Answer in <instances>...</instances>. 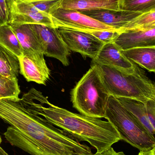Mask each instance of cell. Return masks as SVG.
<instances>
[{
    "label": "cell",
    "mask_w": 155,
    "mask_h": 155,
    "mask_svg": "<svg viewBox=\"0 0 155 155\" xmlns=\"http://www.w3.org/2000/svg\"><path fill=\"white\" fill-rule=\"evenodd\" d=\"M116 30L120 33L125 26L142 14L124 11L100 10L81 12Z\"/></svg>",
    "instance_id": "obj_13"
},
{
    "label": "cell",
    "mask_w": 155,
    "mask_h": 155,
    "mask_svg": "<svg viewBox=\"0 0 155 155\" xmlns=\"http://www.w3.org/2000/svg\"><path fill=\"white\" fill-rule=\"evenodd\" d=\"M110 96L96 65L93 64L73 88L71 99L74 107L81 114L102 118H104Z\"/></svg>",
    "instance_id": "obj_4"
},
{
    "label": "cell",
    "mask_w": 155,
    "mask_h": 155,
    "mask_svg": "<svg viewBox=\"0 0 155 155\" xmlns=\"http://www.w3.org/2000/svg\"><path fill=\"white\" fill-rule=\"evenodd\" d=\"M19 73V57L0 44V74L9 78H17Z\"/></svg>",
    "instance_id": "obj_17"
},
{
    "label": "cell",
    "mask_w": 155,
    "mask_h": 155,
    "mask_svg": "<svg viewBox=\"0 0 155 155\" xmlns=\"http://www.w3.org/2000/svg\"><path fill=\"white\" fill-rule=\"evenodd\" d=\"M20 91L17 78H9L0 74V99L19 98Z\"/></svg>",
    "instance_id": "obj_22"
},
{
    "label": "cell",
    "mask_w": 155,
    "mask_h": 155,
    "mask_svg": "<svg viewBox=\"0 0 155 155\" xmlns=\"http://www.w3.org/2000/svg\"><path fill=\"white\" fill-rule=\"evenodd\" d=\"M119 10L143 14L155 10V0H118Z\"/></svg>",
    "instance_id": "obj_20"
},
{
    "label": "cell",
    "mask_w": 155,
    "mask_h": 155,
    "mask_svg": "<svg viewBox=\"0 0 155 155\" xmlns=\"http://www.w3.org/2000/svg\"><path fill=\"white\" fill-rule=\"evenodd\" d=\"M104 155V152L102 153H96L95 154H93L92 155Z\"/></svg>",
    "instance_id": "obj_30"
},
{
    "label": "cell",
    "mask_w": 155,
    "mask_h": 155,
    "mask_svg": "<svg viewBox=\"0 0 155 155\" xmlns=\"http://www.w3.org/2000/svg\"><path fill=\"white\" fill-rule=\"evenodd\" d=\"M56 28L69 50L80 54L84 58L94 59L104 45V43L88 33Z\"/></svg>",
    "instance_id": "obj_8"
},
{
    "label": "cell",
    "mask_w": 155,
    "mask_h": 155,
    "mask_svg": "<svg viewBox=\"0 0 155 155\" xmlns=\"http://www.w3.org/2000/svg\"><path fill=\"white\" fill-rule=\"evenodd\" d=\"M104 155H126L123 152H117L113 147H111L104 152Z\"/></svg>",
    "instance_id": "obj_27"
},
{
    "label": "cell",
    "mask_w": 155,
    "mask_h": 155,
    "mask_svg": "<svg viewBox=\"0 0 155 155\" xmlns=\"http://www.w3.org/2000/svg\"><path fill=\"white\" fill-rule=\"evenodd\" d=\"M20 73L28 82L45 85L51 76V71L44 55L30 57L22 55L19 58Z\"/></svg>",
    "instance_id": "obj_11"
},
{
    "label": "cell",
    "mask_w": 155,
    "mask_h": 155,
    "mask_svg": "<svg viewBox=\"0 0 155 155\" xmlns=\"http://www.w3.org/2000/svg\"><path fill=\"white\" fill-rule=\"evenodd\" d=\"M121 104L131 112L153 135L155 131L150 123L147 115L146 104L131 98H117Z\"/></svg>",
    "instance_id": "obj_18"
},
{
    "label": "cell",
    "mask_w": 155,
    "mask_h": 155,
    "mask_svg": "<svg viewBox=\"0 0 155 155\" xmlns=\"http://www.w3.org/2000/svg\"><path fill=\"white\" fill-rule=\"evenodd\" d=\"M94 64L96 65L110 96L116 98H131L145 104L155 98V82L147 77L145 72L137 64L134 72L131 74L111 66Z\"/></svg>",
    "instance_id": "obj_3"
},
{
    "label": "cell",
    "mask_w": 155,
    "mask_h": 155,
    "mask_svg": "<svg viewBox=\"0 0 155 155\" xmlns=\"http://www.w3.org/2000/svg\"><path fill=\"white\" fill-rule=\"evenodd\" d=\"M122 51L129 61L155 73V47H138Z\"/></svg>",
    "instance_id": "obj_16"
},
{
    "label": "cell",
    "mask_w": 155,
    "mask_h": 155,
    "mask_svg": "<svg viewBox=\"0 0 155 155\" xmlns=\"http://www.w3.org/2000/svg\"><path fill=\"white\" fill-rule=\"evenodd\" d=\"M155 26V10L142 14L133 19L125 26L124 32L143 31Z\"/></svg>",
    "instance_id": "obj_21"
},
{
    "label": "cell",
    "mask_w": 155,
    "mask_h": 155,
    "mask_svg": "<svg viewBox=\"0 0 155 155\" xmlns=\"http://www.w3.org/2000/svg\"><path fill=\"white\" fill-rule=\"evenodd\" d=\"M0 155H9L3 149V148H2L1 146H0Z\"/></svg>",
    "instance_id": "obj_29"
},
{
    "label": "cell",
    "mask_w": 155,
    "mask_h": 155,
    "mask_svg": "<svg viewBox=\"0 0 155 155\" xmlns=\"http://www.w3.org/2000/svg\"><path fill=\"white\" fill-rule=\"evenodd\" d=\"M42 48L44 55L55 58L65 66L69 65L70 50L55 27L31 24Z\"/></svg>",
    "instance_id": "obj_7"
},
{
    "label": "cell",
    "mask_w": 155,
    "mask_h": 155,
    "mask_svg": "<svg viewBox=\"0 0 155 155\" xmlns=\"http://www.w3.org/2000/svg\"><path fill=\"white\" fill-rule=\"evenodd\" d=\"M148 118L155 131V97L146 104Z\"/></svg>",
    "instance_id": "obj_26"
},
{
    "label": "cell",
    "mask_w": 155,
    "mask_h": 155,
    "mask_svg": "<svg viewBox=\"0 0 155 155\" xmlns=\"http://www.w3.org/2000/svg\"><path fill=\"white\" fill-rule=\"evenodd\" d=\"M138 155H153L152 149L147 151H140Z\"/></svg>",
    "instance_id": "obj_28"
},
{
    "label": "cell",
    "mask_w": 155,
    "mask_h": 155,
    "mask_svg": "<svg viewBox=\"0 0 155 155\" xmlns=\"http://www.w3.org/2000/svg\"><path fill=\"white\" fill-rule=\"evenodd\" d=\"M11 25L20 43L23 55L30 57L44 55L41 45L31 24Z\"/></svg>",
    "instance_id": "obj_14"
},
{
    "label": "cell",
    "mask_w": 155,
    "mask_h": 155,
    "mask_svg": "<svg viewBox=\"0 0 155 155\" xmlns=\"http://www.w3.org/2000/svg\"><path fill=\"white\" fill-rule=\"evenodd\" d=\"M11 18L10 0H0V25L9 24Z\"/></svg>",
    "instance_id": "obj_25"
},
{
    "label": "cell",
    "mask_w": 155,
    "mask_h": 155,
    "mask_svg": "<svg viewBox=\"0 0 155 155\" xmlns=\"http://www.w3.org/2000/svg\"><path fill=\"white\" fill-rule=\"evenodd\" d=\"M40 1V0H25V1Z\"/></svg>",
    "instance_id": "obj_32"
},
{
    "label": "cell",
    "mask_w": 155,
    "mask_h": 155,
    "mask_svg": "<svg viewBox=\"0 0 155 155\" xmlns=\"http://www.w3.org/2000/svg\"><path fill=\"white\" fill-rule=\"evenodd\" d=\"M60 7L80 12L100 10L120 11L118 0H61Z\"/></svg>",
    "instance_id": "obj_15"
},
{
    "label": "cell",
    "mask_w": 155,
    "mask_h": 155,
    "mask_svg": "<svg viewBox=\"0 0 155 155\" xmlns=\"http://www.w3.org/2000/svg\"><path fill=\"white\" fill-rule=\"evenodd\" d=\"M0 44L19 58L22 55L20 43L9 24L0 25Z\"/></svg>",
    "instance_id": "obj_19"
},
{
    "label": "cell",
    "mask_w": 155,
    "mask_h": 155,
    "mask_svg": "<svg viewBox=\"0 0 155 155\" xmlns=\"http://www.w3.org/2000/svg\"><path fill=\"white\" fill-rule=\"evenodd\" d=\"M96 37L104 44L113 42V41L120 34V33L114 31L97 30L88 33Z\"/></svg>",
    "instance_id": "obj_24"
},
{
    "label": "cell",
    "mask_w": 155,
    "mask_h": 155,
    "mask_svg": "<svg viewBox=\"0 0 155 155\" xmlns=\"http://www.w3.org/2000/svg\"><path fill=\"white\" fill-rule=\"evenodd\" d=\"M20 101L30 114L60 127L79 141L87 142L96 149V153H103L121 140L109 121L75 114L54 105L35 88L25 94Z\"/></svg>",
    "instance_id": "obj_2"
},
{
    "label": "cell",
    "mask_w": 155,
    "mask_h": 155,
    "mask_svg": "<svg viewBox=\"0 0 155 155\" xmlns=\"http://www.w3.org/2000/svg\"><path fill=\"white\" fill-rule=\"evenodd\" d=\"M28 2L39 11L50 15L52 11L60 7L61 0H40Z\"/></svg>",
    "instance_id": "obj_23"
},
{
    "label": "cell",
    "mask_w": 155,
    "mask_h": 155,
    "mask_svg": "<svg viewBox=\"0 0 155 155\" xmlns=\"http://www.w3.org/2000/svg\"><path fill=\"white\" fill-rule=\"evenodd\" d=\"M113 42L122 51L138 47H155V26L143 31L124 32Z\"/></svg>",
    "instance_id": "obj_12"
},
{
    "label": "cell",
    "mask_w": 155,
    "mask_h": 155,
    "mask_svg": "<svg viewBox=\"0 0 155 155\" xmlns=\"http://www.w3.org/2000/svg\"><path fill=\"white\" fill-rule=\"evenodd\" d=\"M10 2L9 24H40L54 27L50 15L39 11L28 1L10 0Z\"/></svg>",
    "instance_id": "obj_9"
},
{
    "label": "cell",
    "mask_w": 155,
    "mask_h": 155,
    "mask_svg": "<svg viewBox=\"0 0 155 155\" xmlns=\"http://www.w3.org/2000/svg\"><path fill=\"white\" fill-rule=\"evenodd\" d=\"M104 118L115 127L121 140L139 151L151 150L154 146V135L113 96L108 99Z\"/></svg>",
    "instance_id": "obj_5"
},
{
    "label": "cell",
    "mask_w": 155,
    "mask_h": 155,
    "mask_svg": "<svg viewBox=\"0 0 155 155\" xmlns=\"http://www.w3.org/2000/svg\"><path fill=\"white\" fill-rule=\"evenodd\" d=\"M0 118L11 126L4 134L12 145L31 155H91L89 147L28 112L20 98L0 99Z\"/></svg>",
    "instance_id": "obj_1"
},
{
    "label": "cell",
    "mask_w": 155,
    "mask_h": 155,
    "mask_svg": "<svg viewBox=\"0 0 155 155\" xmlns=\"http://www.w3.org/2000/svg\"><path fill=\"white\" fill-rule=\"evenodd\" d=\"M2 138H1V136H0V144H1V143H2Z\"/></svg>",
    "instance_id": "obj_33"
},
{
    "label": "cell",
    "mask_w": 155,
    "mask_h": 155,
    "mask_svg": "<svg viewBox=\"0 0 155 155\" xmlns=\"http://www.w3.org/2000/svg\"><path fill=\"white\" fill-rule=\"evenodd\" d=\"M152 151H153V155H155V145L154 147H153V149H152Z\"/></svg>",
    "instance_id": "obj_31"
},
{
    "label": "cell",
    "mask_w": 155,
    "mask_h": 155,
    "mask_svg": "<svg viewBox=\"0 0 155 155\" xmlns=\"http://www.w3.org/2000/svg\"><path fill=\"white\" fill-rule=\"evenodd\" d=\"M92 61L93 64L111 66L129 74L135 71L136 64L129 61L114 42L104 44Z\"/></svg>",
    "instance_id": "obj_10"
},
{
    "label": "cell",
    "mask_w": 155,
    "mask_h": 155,
    "mask_svg": "<svg viewBox=\"0 0 155 155\" xmlns=\"http://www.w3.org/2000/svg\"><path fill=\"white\" fill-rule=\"evenodd\" d=\"M50 15L55 28L71 29L87 33L97 30L119 32L114 28L77 11L66 10L59 7Z\"/></svg>",
    "instance_id": "obj_6"
},
{
    "label": "cell",
    "mask_w": 155,
    "mask_h": 155,
    "mask_svg": "<svg viewBox=\"0 0 155 155\" xmlns=\"http://www.w3.org/2000/svg\"><path fill=\"white\" fill-rule=\"evenodd\" d=\"M22 1H25V0H22Z\"/></svg>",
    "instance_id": "obj_34"
}]
</instances>
